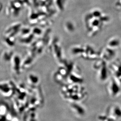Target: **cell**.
<instances>
[{"label": "cell", "instance_id": "cell-3", "mask_svg": "<svg viewBox=\"0 0 121 121\" xmlns=\"http://www.w3.org/2000/svg\"><path fill=\"white\" fill-rule=\"evenodd\" d=\"M27 80L30 84L35 85L39 83V78L37 75L34 74H30L28 76Z\"/></svg>", "mask_w": 121, "mask_h": 121}, {"label": "cell", "instance_id": "cell-2", "mask_svg": "<svg viewBox=\"0 0 121 121\" xmlns=\"http://www.w3.org/2000/svg\"><path fill=\"white\" fill-rule=\"evenodd\" d=\"M22 67V64L19 58H16L13 60L12 63V68L13 72L16 74H19Z\"/></svg>", "mask_w": 121, "mask_h": 121}, {"label": "cell", "instance_id": "cell-1", "mask_svg": "<svg viewBox=\"0 0 121 121\" xmlns=\"http://www.w3.org/2000/svg\"><path fill=\"white\" fill-rule=\"evenodd\" d=\"M0 93L4 96L8 97V96H11L13 93V91L8 83L2 82L0 83Z\"/></svg>", "mask_w": 121, "mask_h": 121}]
</instances>
